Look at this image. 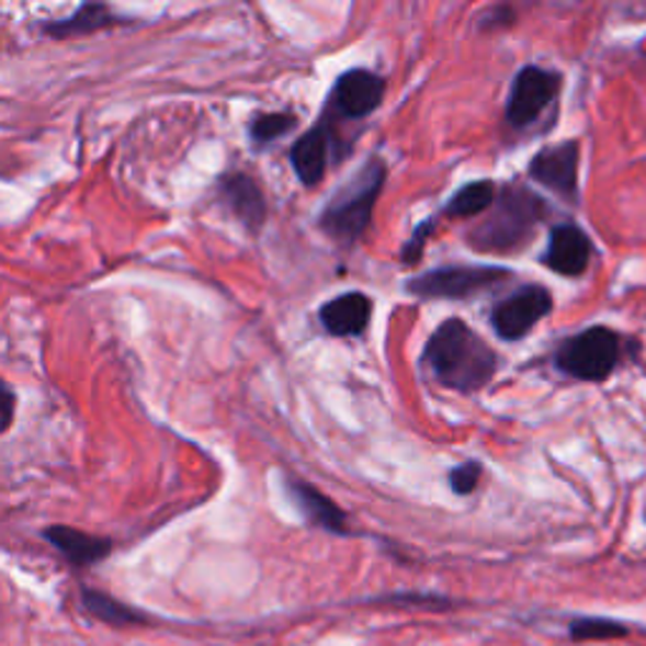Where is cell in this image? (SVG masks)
I'll list each match as a JSON object with an SVG mask.
<instances>
[{"label":"cell","mask_w":646,"mask_h":646,"mask_svg":"<svg viewBox=\"0 0 646 646\" xmlns=\"http://www.w3.org/2000/svg\"><path fill=\"white\" fill-rule=\"evenodd\" d=\"M621 339L607 326H591L566 339L556 351V369L576 382H603L616 372Z\"/></svg>","instance_id":"obj_4"},{"label":"cell","mask_w":646,"mask_h":646,"mask_svg":"<svg viewBox=\"0 0 646 646\" xmlns=\"http://www.w3.org/2000/svg\"><path fill=\"white\" fill-rule=\"evenodd\" d=\"M591 253L593 250L589 235L574 223H560L551 230L548 248L543 253V265L551 268L553 273L576 279V275L586 273V268L591 263Z\"/></svg>","instance_id":"obj_11"},{"label":"cell","mask_w":646,"mask_h":646,"mask_svg":"<svg viewBox=\"0 0 646 646\" xmlns=\"http://www.w3.org/2000/svg\"><path fill=\"white\" fill-rule=\"evenodd\" d=\"M384 182H387V165L379 157L369 159L362 170L347 184H341L337 195L329 200V205L318 215V228L339 246L354 248L369 230Z\"/></svg>","instance_id":"obj_2"},{"label":"cell","mask_w":646,"mask_h":646,"mask_svg":"<svg viewBox=\"0 0 646 646\" xmlns=\"http://www.w3.org/2000/svg\"><path fill=\"white\" fill-rule=\"evenodd\" d=\"M44 539L69 560L71 566H94L99 560H104L112 553V541L102 539V535H91L77 531L69 525H52L44 531Z\"/></svg>","instance_id":"obj_15"},{"label":"cell","mask_w":646,"mask_h":646,"mask_svg":"<svg viewBox=\"0 0 646 646\" xmlns=\"http://www.w3.org/2000/svg\"><path fill=\"white\" fill-rule=\"evenodd\" d=\"M372 314H374L372 298L362 291H349V293H341V296L337 298L326 301L321 310H318V321H321L324 331L329 333V337L351 339V337H362V333L369 329V324H372Z\"/></svg>","instance_id":"obj_13"},{"label":"cell","mask_w":646,"mask_h":646,"mask_svg":"<svg viewBox=\"0 0 646 646\" xmlns=\"http://www.w3.org/2000/svg\"><path fill=\"white\" fill-rule=\"evenodd\" d=\"M545 213L548 209L539 195H533L523 184L510 182L498 192L485 223L469 233V246L483 253H513L528 246Z\"/></svg>","instance_id":"obj_3"},{"label":"cell","mask_w":646,"mask_h":646,"mask_svg":"<svg viewBox=\"0 0 646 646\" xmlns=\"http://www.w3.org/2000/svg\"><path fill=\"white\" fill-rule=\"evenodd\" d=\"M81 603L91 616L112 626H132V624H145L147 621V614L127 607V603L116 601L114 596H109L104 591L89 589V586H83L81 589Z\"/></svg>","instance_id":"obj_18"},{"label":"cell","mask_w":646,"mask_h":646,"mask_svg":"<svg viewBox=\"0 0 646 646\" xmlns=\"http://www.w3.org/2000/svg\"><path fill=\"white\" fill-rule=\"evenodd\" d=\"M483 480V465L475 460L460 463L457 467L450 469V488L455 495H469L477 490V485Z\"/></svg>","instance_id":"obj_21"},{"label":"cell","mask_w":646,"mask_h":646,"mask_svg":"<svg viewBox=\"0 0 646 646\" xmlns=\"http://www.w3.org/2000/svg\"><path fill=\"white\" fill-rule=\"evenodd\" d=\"M434 225H438V223H434V217H430V220H424V223L417 225L415 233H412V238H409L405 242V248H401V263H405V265H417L419 260H422V253H424V248H427V240H430Z\"/></svg>","instance_id":"obj_22"},{"label":"cell","mask_w":646,"mask_h":646,"mask_svg":"<svg viewBox=\"0 0 646 646\" xmlns=\"http://www.w3.org/2000/svg\"><path fill=\"white\" fill-rule=\"evenodd\" d=\"M422 364L442 387L473 394L492 382L498 372V354L463 318H447L427 339Z\"/></svg>","instance_id":"obj_1"},{"label":"cell","mask_w":646,"mask_h":646,"mask_svg":"<svg viewBox=\"0 0 646 646\" xmlns=\"http://www.w3.org/2000/svg\"><path fill=\"white\" fill-rule=\"evenodd\" d=\"M498 200V188H495L492 180H475L460 188L455 195L447 200L442 215L447 220H467V217H477L495 205Z\"/></svg>","instance_id":"obj_17"},{"label":"cell","mask_w":646,"mask_h":646,"mask_svg":"<svg viewBox=\"0 0 646 646\" xmlns=\"http://www.w3.org/2000/svg\"><path fill=\"white\" fill-rule=\"evenodd\" d=\"M333 145H339V141L331 132V122L324 120V116L321 124L310 127L293 141L291 165L296 178L304 182L306 188H314V184L324 180L326 170H329V152Z\"/></svg>","instance_id":"obj_12"},{"label":"cell","mask_w":646,"mask_h":646,"mask_svg":"<svg viewBox=\"0 0 646 646\" xmlns=\"http://www.w3.org/2000/svg\"><path fill=\"white\" fill-rule=\"evenodd\" d=\"M560 91V73L541 69V66H523L510 83L506 104V122L513 129H525L539 122V116L553 104Z\"/></svg>","instance_id":"obj_6"},{"label":"cell","mask_w":646,"mask_h":646,"mask_svg":"<svg viewBox=\"0 0 646 646\" xmlns=\"http://www.w3.org/2000/svg\"><path fill=\"white\" fill-rule=\"evenodd\" d=\"M568 636L574 642H611L626 639L628 626L607 616H578L568 624Z\"/></svg>","instance_id":"obj_19"},{"label":"cell","mask_w":646,"mask_h":646,"mask_svg":"<svg viewBox=\"0 0 646 646\" xmlns=\"http://www.w3.org/2000/svg\"><path fill=\"white\" fill-rule=\"evenodd\" d=\"M508 279H513V273L500 265H442L409 279L405 288L409 296L422 301H465Z\"/></svg>","instance_id":"obj_5"},{"label":"cell","mask_w":646,"mask_h":646,"mask_svg":"<svg viewBox=\"0 0 646 646\" xmlns=\"http://www.w3.org/2000/svg\"><path fill=\"white\" fill-rule=\"evenodd\" d=\"M578 157L581 145L576 139H566L556 147H545L531 159L528 174L543 184L545 190L556 192L566 203H578Z\"/></svg>","instance_id":"obj_9"},{"label":"cell","mask_w":646,"mask_h":646,"mask_svg":"<svg viewBox=\"0 0 646 646\" xmlns=\"http://www.w3.org/2000/svg\"><path fill=\"white\" fill-rule=\"evenodd\" d=\"M217 192H220L223 205L246 225L250 233H258L263 228L268 207L263 190L258 188V182L246 172H228L217 180Z\"/></svg>","instance_id":"obj_14"},{"label":"cell","mask_w":646,"mask_h":646,"mask_svg":"<svg viewBox=\"0 0 646 646\" xmlns=\"http://www.w3.org/2000/svg\"><path fill=\"white\" fill-rule=\"evenodd\" d=\"M13 412H15V394L11 384H3V419H0V430L8 432L13 424Z\"/></svg>","instance_id":"obj_23"},{"label":"cell","mask_w":646,"mask_h":646,"mask_svg":"<svg viewBox=\"0 0 646 646\" xmlns=\"http://www.w3.org/2000/svg\"><path fill=\"white\" fill-rule=\"evenodd\" d=\"M384 91H387V81L379 73L369 69H351L343 71L337 79L329 97V112L337 114L339 120H366L369 114H374L384 102Z\"/></svg>","instance_id":"obj_8"},{"label":"cell","mask_w":646,"mask_h":646,"mask_svg":"<svg viewBox=\"0 0 646 646\" xmlns=\"http://www.w3.org/2000/svg\"><path fill=\"white\" fill-rule=\"evenodd\" d=\"M296 124H298L296 114H291V112L256 114L253 120H250L248 134H250V139H253L258 147H268L271 141L283 137V134H288L293 127H296Z\"/></svg>","instance_id":"obj_20"},{"label":"cell","mask_w":646,"mask_h":646,"mask_svg":"<svg viewBox=\"0 0 646 646\" xmlns=\"http://www.w3.org/2000/svg\"><path fill=\"white\" fill-rule=\"evenodd\" d=\"M124 23L129 21L122 19V15H116L112 8L104 3H83L71 15H66V19L46 23L44 33L46 36L61 41V38H73V36H87V33L104 31L112 26H124Z\"/></svg>","instance_id":"obj_16"},{"label":"cell","mask_w":646,"mask_h":646,"mask_svg":"<svg viewBox=\"0 0 646 646\" xmlns=\"http://www.w3.org/2000/svg\"><path fill=\"white\" fill-rule=\"evenodd\" d=\"M553 310V296L545 285L528 283L495 304L490 324L502 341H520L535 329V324Z\"/></svg>","instance_id":"obj_7"},{"label":"cell","mask_w":646,"mask_h":646,"mask_svg":"<svg viewBox=\"0 0 646 646\" xmlns=\"http://www.w3.org/2000/svg\"><path fill=\"white\" fill-rule=\"evenodd\" d=\"M285 492H288L291 502L308 525L321 528V531L333 535H351L349 515L329 495H324L306 480H298V477H285Z\"/></svg>","instance_id":"obj_10"}]
</instances>
